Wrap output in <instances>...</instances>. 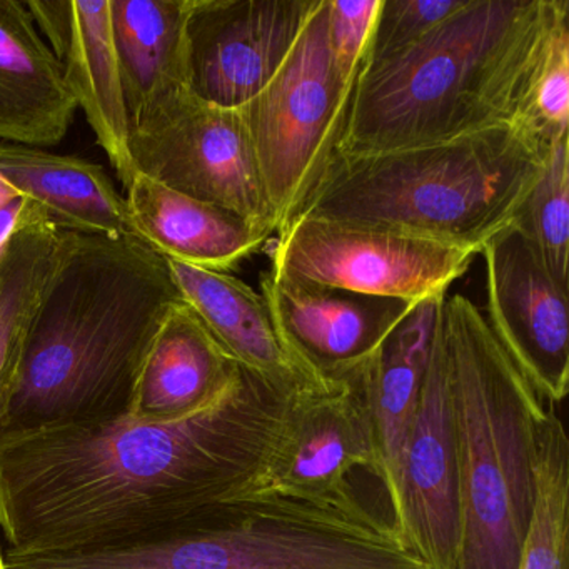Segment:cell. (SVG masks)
Here are the masks:
<instances>
[{"mask_svg":"<svg viewBox=\"0 0 569 569\" xmlns=\"http://www.w3.org/2000/svg\"><path fill=\"white\" fill-rule=\"evenodd\" d=\"M289 396L241 368L224 399L184 421L146 425L122 415L0 431L6 552L114 545L244 498L274 446Z\"/></svg>","mask_w":569,"mask_h":569,"instance_id":"cell-1","label":"cell"},{"mask_svg":"<svg viewBox=\"0 0 569 569\" xmlns=\"http://www.w3.org/2000/svg\"><path fill=\"white\" fill-rule=\"evenodd\" d=\"M182 301L168 259L142 239L62 232L0 431L126 415L146 355Z\"/></svg>","mask_w":569,"mask_h":569,"instance_id":"cell-2","label":"cell"},{"mask_svg":"<svg viewBox=\"0 0 569 569\" xmlns=\"http://www.w3.org/2000/svg\"><path fill=\"white\" fill-rule=\"evenodd\" d=\"M568 19L566 0H465L405 51L362 68L336 154L525 126L542 59Z\"/></svg>","mask_w":569,"mask_h":569,"instance_id":"cell-3","label":"cell"},{"mask_svg":"<svg viewBox=\"0 0 569 569\" xmlns=\"http://www.w3.org/2000/svg\"><path fill=\"white\" fill-rule=\"evenodd\" d=\"M549 144L525 126L372 154H336L298 218L478 249L518 218Z\"/></svg>","mask_w":569,"mask_h":569,"instance_id":"cell-4","label":"cell"},{"mask_svg":"<svg viewBox=\"0 0 569 569\" xmlns=\"http://www.w3.org/2000/svg\"><path fill=\"white\" fill-rule=\"evenodd\" d=\"M438 318L448 348L458 442L456 569H518L551 406L536 395L471 299L446 296Z\"/></svg>","mask_w":569,"mask_h":569,"instance_id":"cell-5","label":"cell"},{"mask_svg":"<svg viewBox=\"0 0 569 569\" xmlns=\"http://www.w3.org/2000/svg\"><path fill=\"white\" fill-rule=\"evenodd\" d=\"M6 561L8 569H429L389 519L268 495L209 506L141 538Z\"/></svg>","mask_w":569,"mask_h":569,"instance_id":"cell-6","label":"cell"},{"mask_svg":"<svg viewBox=\"0 0 569 569\" xmlns=\"http://www.w3.org/2000/svg\"><path fill=\"white\" fill-rule=\"evenodd\" d=\"M356 82L332 51L329 0H318L274 78L239 108L278 234L298 218L338 152Z\"/></svg>","mask_w":569,"mask_h":569,"instance_id":"cell-7","label":"cell"},{"mask_svg":"<svg viewBox=\"0 0 569 569\" xmlns=\"http://www.w3.org/2000/svg\"><path fill=\"white\" fill-rule=\"evenodd\" d=\"M136 169L148 178L271 229L274 216L239 109L221 108L181 88L131 128Z\"/></svg>","mask_w":569,"mask_h":569,"instance_id":"cell-8","label":"cell"},{"mask_svg":"<svg viewBox=\"0 0 569 569\" xmlns=\"http://www.w3.org/2000/svg\"><path fill=\"white\" fill-rule=\"evenodd\" d=\"M269 271L299 284L421 302L445 298L478 249L378 229L296 218L271 248Z\"/></svg>","mask_w":569,"mask_h":569,"instance_id":"cell-9","label":"cell"},{"mask_svg":"<svg viewBox=\"0 0 569 569\" xmlns=\"http://www.w3.org/2000/svg\"><path fill=\"white\" fill-rule=\"evenodd\" d=\"M358 469L376 476L375 441L358 391L342 379L328 389L289 396L278 438L249 495L381 518L356 496L351 478Z\"/></svg>","mask_w":569,"mask_h":569,"instance_id":"cell-10","label":"cell"},{"mask_svg":"<svg viewBox=\"0 0 569 569\" xmlns=\"http://www.w3.org/2000/svg\"><path fill=\"white\" fill-rule=\"evenodd\" d=\"M489 329L546 406L569 389L568 292L516 222L482 246Z\"/></svg>","mask_w":569,"mask_h":569,"instance_id":"cell-11","label":"cell"},{"mask_svg":"<svg viewBox=\"0 0 569 569\" xmlns=\"http://www.w3.org/2000/svg\"><path fill=\"white\" fill-rule=\"evenodd\" d=\"M318 0H192L188 88L239 109L274 78Z\"/></svg>","mask_w":569,"mask_h":569,"instance_id":"cell-12","label":"cell"},{"mask_svg":"<svg viewBox=\"0 0 569 569\" xmlns=\"http://www.w3.org/2000/svg\"><path fill=\"white\" fill-rule=\"evenodd\" d=\"M401 499V541L429 569H456L459 546L458 442L448 348L438 315L421 396L402 452Z\"/></svg>","mask_w":569,"mask_h":569,"instance_id":"cell-13","label":"cell"},{"mask_svg":"<svg viewBox=\"0 0 569 569\" xmlns=\"http://www.w3.org/2000/svg\"><path fill=\"white\" fill-rule=\"evenodd\" d=\"M261 288L286 346L328 385L365 365L419 305L299 284L271 271L261 276Z\"/></svg>","mask_w":569,"mask_h":569,"instance_id":"cell-14","label":"cell"},{"mask_svg":"<svg viewBox=\"0 0 569 569\" xmlns=\"http://www.w3.org/2000/svg\"><path fill=\"white\" fill-rule=\"evenodd\" d=\"M39 32L61 64L66 86L124 189L134 179L131 119L112 39L111 0H29Z\"/></svg>","mask_w":569,"mask_h":569,"instance_id":"cell-15","label":"cell"},{"mask_svg":"<svg viewBox=\"0 0 569 569\" xmlns=\"http://www.w3.org/2000/svg\"><path fill=\"white\" fill-rule=\"evenodd\" d=\"M445 298L419 302L381 348L345 378L355 386L368 415L376 478L385 489L391 508L389 519L398 536L402 522V452L421 396L439 302Z\"/></svg>","mask_w":569,"mask_h":569,"instance_id":"cell-16","label":"cell"},{"mask_svg":"<svg viewBox=\"0 0 569 569\" xmlns=\"http://www.w3.org/2000/svg\"><path fill=\"white\" fill-rule=\"evenodd\" d=\"M241 366L186 305L172 308L156 335L132 389L126 416L146 425L184 421L229 395Z\"/></svg>","mask_w":569,"mask_h":569,"instance_id":"cell-17","label":"cell"},{"mask_svg":"<svg viewBox=\"0 0 569 569\" xmlns=\"http://www.w3.org/2000/svg\"><path fill=\"white\" fill-rule=\"evenodd\" d=\"M186 305L212 338L246 371L286 395L328 389L301 365L279 335L262 295L228 272L209 271L168 259Z\"/></svg>","mask_w":569,"mask_h":569,"instance_id":"cell-18","label":"cell"},{"mask_svg":"<svg viewBox=\"0 0 569 569\" xmlns=\"http://www.w3.org/2000/svg\"><path fill=\"white\" fill-rule=\"evenodd\" d=\"M76 109L61 64L26 2L0 0V142L39 149L59 144Z\"/></svg>","mask_w":569,"mask_h":569,"instance_id":"cell-19","label":"cell"},{"mask_svg":"<svg viewBox=\"0 0 569 569\" xmlns=\"http://www.w3.org/2000/svg\"><path fill=\"white\" fill-rule=\"evenodd\" d=\"M0 176L58 231L141 239L128 201L102 166L0 142Z\"/></svg>","mask_w":569,"mask_h":569,"instance_id":"cell-20","label":"cell"},{"mask_svg":"<svg viewBox=\"0 0 569 569\" xmlns=\"http://www.w3.org/2000/svg\"><path fill=\"white\" fill-rule=\"evenodd\" d=\"M129 211L142 241L171 261L226 272L251 258L274 232L136 172Z\"/></svg>","mask_w":569,"mask_h":569,"instance_id":"cell-21","label":"cell"},{"mask_svg":"<svg viewBox=\"0 0 569 569\" xmlns=\"http://www.w3.org/2000/svg\"><path fill=\"white\" fill-rule=\"evenodd\" d=\"M192 0H111L112 39L131 128L152 106L188 88Z\"/></svg>","mask_w":569,"mask_h":569,"instance_id":"cell-22","label":"cell"},{"mask_svg":"<svg viewBox=\"0 0 569 569\" xmlns=\"http://www.w3.org/2000/svg\"><path fill=\"white\" fill-rule=\"evenodd\" d=\"M62 232L28 201L24 221L0 258V429L21 381L36 309L61 254Z\"/></svg>","mask_w":569,"mask_h":569,"instance_id":"cell-23","label":"cell"},{"mask_svg":"<svg viewBox=\"0 0 569 569\" xmlns=\"http://www.w3.org/2000/svg\"><path fill=\"white\" fill-rule=\"evenodd\" d=\"M518 569H569V439L555 408L542 425L535 512Z\"/></svg>","mask_w":569,"mask_h":569,"instance_id":"cell-24","label":"cell"},{"mask_svg":"<svg viewBox=\"0 0 569 569\" xmlns=\"http://www.w3.org/2000/svg\"><path fill=\"white\" fill-rule=\"evenodd\" d=\"M515 222L546 271L569 291V134L549 142L541 176Z\"/></svg>","mask_w":569,"mask_h":569,"instance_id":"cell-25","label":"cell"},{"mask_svg":"<svg viewBox=\"0 0 569 569\" xmlns=\"http://www.w3.org/2000/svg\"><path fill=\"white\" fill-rule=\"evenodd\" d=\"M525 126L546 144L569 134V24L556 32L536 76Z\"/></svg>","mask_w":569,"mask_h":569,"instance_id":"cell-26","label":"cell"},{"mask_svg":"<svg viewBox=\"0 0 569 569\" xmlns=\"http://www.w3.org/2000/svg\"><path fill=\"white\" fill-rule=\"evenodd\" d=\"M462 4L465 0H381L365 66L405 51Z\"/></svg>","mask_w":569,"mask_h":569,"instance_id":"cell-27","label":"cell"},{"mask_svg":"<svg viewBox=\"0 0 569 569\" xmlns=\"http://www.w3.org/2000/svg\"><path fill=\"white\" fill-rule=\"evenodd\" d=\"M381 0H329V32L332 51L342 74L358 81L375 31Z\"/></svg>","mask_w":569,"mask_h":569,"instance_id":"cell-28","label":"cell"},{"mask_svg":"<svg viewBox=\"0 0 569 569\" xmlns=\"http://www.w3.org/2000/svg\"><path fill=\"white\" fill-rule=\"evenodd\" d=\"M26 211H28V199L24 196H18L11 202L0 208V258L8 249L12 236L18 231L19 226L24 221Z\"/></svg>","mask_w":569,"mask_h":569,"instance_id":"cell-29","label":"cell"},{"mask_svg":"<svg viewBox=\"0 0 569 569\" xmlns=\"http://www.w3.org/2000/svg\"><path fill=\"white\" fill-rule=\"evenodd\" d=\"M18 196L21 194H19V192L16 191V189L12 188V186L9 184L2 176H0V208H4L8 202H11L12 199L18 198Z\"/></svg>","mask_w":569,"mask_h":569,"instance_id":"cell-30","label":"cell"},{"mask_svg":"<svg viewBox=\"0 0 569 569\" xmlns=\"http://www.w3.org/2000/svg\"><path fill=\"white\" fill-rule=\"evenodd\" d=\"M0 569H8V562H6V555L2 552V548H0Z\"/></svg>","mask_w":569,"mask_h":569,"instance_id":"cell-31","label":"cell"}]
</instances>
